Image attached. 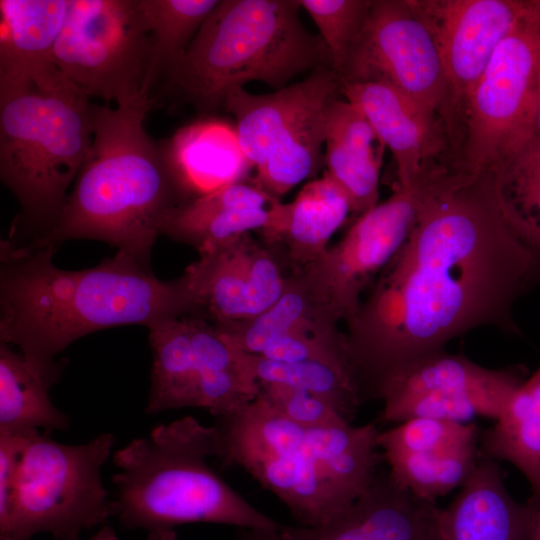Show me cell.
Listing matches in <instances>:
<instances>
[{
  "instance_id": "e0dca14e",
  "label": "cell",
  "mask_w": 540,
  "mask_h": 540,
  "mask_svg": "<svg viewBox=\"0 0 540 540\" xmlns=\"http://www.w3.org/2000/svg\"><path fill=\"white\" fill-rule=\"evenodd\" d=\"M275 201L250 177L176 205L163 217L160 235L201 254L239 235L264 230Z\"/></svg>"
},
{
  "instance_id": "52a82bcc",
  "label": "cell",
  "mask_w": 540,
  "mask_h": 540,
  "mask_svg": "<svg viewBox=\"0 0 540 540\" xmlns=\"http://www.w3.org/2000/svg\"><path fill=\"white\" fill-rule=\"evenodd\" d=\"M114 442L108 432L77 445L59 443L49 431L32 437L19 459L8 511L0 518V540H31L41 533L81 540L84 531L115 516L101 477Z\"/></svg>"
},
{
  "instance_id": "277c9868",
  "label": "cell",
  "mask_w": 540,
  "mask_h": 540,
  "mask_svg": "<svg viewBox=\"0 0 540 540\" xmlns=\"http://www.w3.org/2000/svg\"><path fill=\"white\" fill-rule=\"evenodd\" d=\"M214 426L186 416L161 424L115 451V516L147 540H176L177 528L212 523L239 529L279 530L208 464L215 456Z\"/></svg>"
},
{
  "instance_id": "3957f363",
  "label": "cell",
  "mask_w": 540,
  "mask_h": 540,
  "mask_svg": "<svg viewBox=\"0 0 540 540\" xmlns=\"http://www.w3.org/2000/svg\"><path fill=\"white\" fill-rule=\"evenodd\" d=\"M154 104L145 95L115 107L91 103V152L53 229L22 247L57 251L68 240L93 239L150 264L163 217L187 200L162 143L145 130Z\"/></svg>"
},
{
  "instance_id": "1f68e13d",
  "label": "cell",
  "mask_w": 540,
  "mask_h": 540,
  "mask_svg": "<svg viewBox=\"0 0 540 540\" xmlns=\"http://www.w3.org/2000/svg\"><path fill=\"white\" fill-rule=\"evenodd\" d=\"M323 322L339 323L316 299L303 273H291L283 295L261 314L241 322L215 325L234 347L261 355L289 332Z\"/></svg>"
},
{
  "instance_id": "9c48e42d",
  "label": "cell",
  "mask_w": 540,
  "mask_h": 540,
  "mask_svg": "<svg viewBox=\"0 0 540 540\" xmlns=\"http://www.w3.org/2000/svg\"><path fill=\"white\" fill-rule=\"evenodd\" d=\"M540 106V0L503 40L463 105L464 156L482 173L533 135Z\"/></svg>"
},
{
  "instance_id": "44dd1931",
  "label": "cell",
  "mask_w": 540,
  "mask_h": 540,
  "mask_svg": "<svg viewBox=\"0 0 540 540\" xmlns=\"http://www.w3.org/2000/svg\"><path fill=\"white\" fill-rule=\"evenodd\" d=\"M325 172L347 194L352 214H364L379 202L384 144L365 115L342 95L326 106Z\"/></svg>"
},
{
  "instance_id": "f1b7e54d",
  "label": "cell",
  "mask_w": 540,
  "mask_h": 540,
  "mask_svg": "<svg viewBox=\"0 0 540 540\" xmlns=\"http://www.w3.org/2000/svg\"><path fill=\"white\" fill-rule=\"evenodd\" d=\"M49 389L20 352L0 342V434L68 430L70 419L52 403Z\"/></svg>"
},
{
  "instance_id": "f546056e",
  "label": "cell",
  "mask_w": 540,
  "mask_h": 540,
  "mask_svg": "<svg viewBox=\"0 0 540 540\" xmlns=\"http://www.w3.org/2000/svg\"><path fill=\"white\" fill-rule=\"evenodd\" d=\"M489 170L504 219L540 257V138L532 135Z\"/></svg>"
},
{
  "instance_id": "d6986e66",
  "label": "cell",
  "mask_w": 540,
  "mask_h": 540,
  "mask_svg": "<svg viewBox=\"0 0 540 540\" xmlns=\"http://www.w3.org/2000/svg\"><path fill=\"white\" fill-rule=\"evenodd\" d=\"M536 512L510 495L498 461L480 454L460 492L441 508V540H527Z\"/></svg>"
},
{
  "instance_id": "484cf974",
  "label": "cell",
  "mask_w": 540,
  "mask_h": 540,
  "mask_svg": "<svg viewBox=\"0 0 540 540\" xmlns=\"http://www.w3.org/2000/svg\"><path fill=\"white\" fill-rule=\"evenodd\" d=\"M194 350L199 407L213 416L238 410L259 394V384L246 369L239 349L209 321L187 317Z\"/></svg>"
},
{
  "instance_id": "30bf717a",
  "label": "cell",
  "mask_w": 540,
  "mask_h": 540,
  "mask_svg": "<svg viewBox=\"0 0 540 540\" xmlns=\"http://www.w3.org/2000/svg\"><path fill=\"white\" fill-rule=\"evenodd\" d=\"M148 60L139 0H71L53 61L89 98L117 105L143 96Z\"/></svg>"
},
{
  "instance_id": "ba28073f",
  "label": "cell",
  "mask_w": 540,
  "mask_h": 540,
  "mask_svg": "<svg viewBox=\"0 0 540 540\" xmlns=\"http://www.w3.org/2000/svg\"><path fill=\"white\" fill-rule=\"evenodd\" d=\"M213 426L215 456L276 495L300 526L328 524L355 501L321 466L305 427L286 419L260 394L236 411L215 416Z\"/></svg>"
},
{
  "instance_id": "7402d4cb",
  "label": "cell",
  "mask_w": 540,
  "mask_h": 540,
  "mask_svg": "<svg viewBox=\"0 0 540 540\" xmlns=\"http://www.w3.org/2000/svg\"><path fill=\"white\" fill-rule=\"evenodd\" d=\"M71 0H0V87L62 74L53 52Z\"/></svg>"
},
{
  "instance_id": "8d00e7d4",
  "label": "cell",
  "mask_w": 540,
  "mask_h": 540,
  "mask_svg": "<svg viewBox=\"0 0 540 540\" xmlns=\"http://www.w3.org/2000/svg\"><path fill=\"white\" fill-rule=\"evenodd\" d=\"M373 0H299L325 42L333 69L339 71L361 31Z\"/></svg>"
},
{
  "instance_id": "d4e9b609",
  "label": "cell",
  "mask_w": 540,
  "mask_h": 540,
  "mask_svg": "<svg viewBox=\"0 0 540 540\" xmlns=\"http://www.w3.org/2000/svg\"><path fill=\"white\" fill-rule=\"evenodd\" d=\"M479 449L484 457L513 464L529 482L528 503L540 507V368L513 392Z\"/></svg>"
},
{
  "instance_id": "2e32d148",
  "label": "cell",
  "mask_w": 540,
  "mask_h": 540,
  "mask_svg": "<svg viewBox=\"0 0 540 540\" xmlns=\"http://www.w3.org/2000/svg\"><path fill=\"white\" fill-rule=\"evenodd\" d=\"M341 95L367 118L397 167L398 185L414 186L436 162L447 127L397 89L374 82L346 83Z\"/></svg>"
},
{
  "instance_id": "d6a6232c",
  "label": "cell",
  "mask_w": 540,
  "mask_h": 540,
  "mask_svg": "<svg viewBox=\"0 0 540 540\" xmlns=\"http://www.w3.org/2000/svg\"><path fill=\"white\" fill-rule=\"evenodd\" d=\"M241 357L258 384H279L309 393L326 401L350 423L363 403L346 366L318 360L276 361L243 351Z\"/></svg>"
},
{
  "instance_id": "6da1fadb",
  "label": "cell",
  "mask_w": 540,
  "mask_h": 540,
  "mask_svg": "<svg viewBox=\"0 0 540 540\" xmlns=\"http://www.w3.org/2000/svg\"><path fill=\"white\" fill-rule=\"evenodd\" d=\"M418 188L409 237L346 322L362 402L379 399L402 369L469 331L519 334L514 305L540 285V257L504 219L490 170L436 165Z\"/></svg>"
},
{
  "instance_id": "b9f144b4",
  "label": "cell",
  "mask_w": 540,
  "mask_h": 540,
  "mask_svg": "<svg viewBox=\"0 0 540 540\" xmlns=\"http://www.w3.org/2000/svg\"><path fill=\"white\" fill-rule=\"evenodd\" d=\"M527 540H540V507L537 508V512L530 528Z\"/></svg>"
},
{
  "instance_id": "4316f807",
  "label": "cell",
  "mask_w": 540,
  "mask_h": 540,
  "mask_svg": "<svg viewBox=\"0 0 540 540\" xmlns=\"http://www.w3.org/2000/svg\"><path fill=\"white\" fill-rule=\"evenodd\" d=\"M339 96V95H336ZM317 100L280 134L253 179L276 200L324 166L326 106L334 97Z\"/></svg>"
},
{
  "instance_id": "ffe728a7",
  "label": "cell",
  "mask_w": 540,
  "mask_h": 540,
  "mask_svg": "<svg viewBox=\"0 0 540 540\" xmlns=\"http://www.w3.org/2000/svg\"><path fill=\"white\" fill-rule=\"evenodd\" d=\"M341 81L332 67H322L302 81L269 94L234 88L223 109L234 117L235 133L245 158L256 170L287 126L319 99L341 95Z\"/></svg>"
},
{
  "instance_id": "ac0fdd59",
  "label": "cell",
  "mask_w": 540,
  "mask_h": 540,
  "mask_svg": "<svg viewBox=\"0 0 540 540\" xmlns=\"http://www.w3.org/2000/svg\"><path fill=\"white\" fill-rule=\"evenodd\" d=\"M350 213L349 197L324 171L320 178L307 182L291 202L275 201L270 222L260 233L292 273L326 252L329 240Z\"/></svg>"
},
{
  "instance_id": "7bdbcfd3",
  "label": "cell",
  "mask_w": 540,
  "mask_h": 540,
  "mask_svg": "<svg viewBox=\"0 0 540 540\" xmlns=\"http://www.w3.org/2000/svg\"><path fill=\"white\" fill-rule=\"evenodd\" d=\"M533 135L540 138V106L538 108V111H537V114H536V117H535V121H534Z\"/></svg>"
},
{
  "instance_id": "60d3db41",
  "label": "cell",
  "mask_w": 540,
  "mask_h": 540,
  "mask_svg": "<svg viewBox=\"0 0 540 540\" xmlns=\"http://www.w3.org/2000/svg\"><path fill=\"white\" fill-rule=\"evenodd\" d=\"M89 540H119L115 531L109 526H102Z\"/></svg>"
},
{
  "instance_id": "9a60e30c",
  "label": "cell",
  "mask_w": 540,
  "mask_h": 540,
  "mask_svg": "<svg viewBox=\"0 0 540 540\" xmlns=\"http://www.w3.org/2000/svg\"><path fill=\"white\" fill-rule=\"evenodd\" d=\"M441 508L378 472L369 487L334 521L282 525L283 540H441Z\"/></svg>"
},
{
  "instance_id": "83f0119b",
  "label": "cell",
  "mask_w": 540,
  "mask_h": 540,
  "mask_svg": "<svg viewBox=\"0 0 540 540\" xmlns=\"http://www.w3.org/2000/svg\"><path fill=\"white\" fill-rule=\"evenodd\" d=\"M148 330L153 363L146 413L199 407L197 368L187 317L165 319Z\"/></svg>"
},
{
  "instance_id": "7a4b0ae2",
  "label": "cell",
  "mask_w": 540,
  "mask_h": 540,
  "mask_svg": "<svg viewBox=\"0 0 540 540\" xmlns=\"http://www.w3.org/2000/svg\"><path fill=\"white\" fill-rule=\"evenodd\" d=\"M55 252L0 243V342L17 347L50 388L64 368L57 355L78 339L196 314L184 274L160 280L150 264L120 252L92 268L66 270L54 264Z\"/></svg>"
},
{
  "instance_id": "836d02e7",
  "label": "cell",
  "mask_w": 540,
  "mask_h": 540,
  "mask_svg": "<svg viewBox=\"0 0 540 540\" xmlns=\"http://www.w3.org/2000/svg\"><path fill=\"white\" fill-rule=\"evenodd\" d=\"M389 474L401 487L416 496L436 500L456 487H462L480 458L478 447L443 454L384 455Z\"/></svg>"
},
{
  "instance_id": "8992f818",
  "label": "cell",
  "mask_w": 540,
  "mask_h": 540,
  "mask_svg": "<svg viewBox=\"0 0 540 540\" xmlns=\"http://www.w3.org/2000/svg\"><path fill=\"white\" fill-rule=\"evenodd\" d=\"M300 9L299 0H220L165 78L167 88L212 114L232 89L250 81L277 91L299 74L333 68L325 42L306 29Z\"/></svg>"
},
{
  "instance_id": "7c38bea8",
  "label": "cell",
  "mask_w": 540,
  "mask_h": 540,
  "mask_svg": "<svg viewBox=\"0 0 540 540\" xmlns=\"http://www.w3.org/2000/svg\"><path fill=\"white\" fill-rule=\"evenodd\" d=\"M418 183L398 185L388 199L357 217L337 244L300 270L316 299L338 322L354 316L363 291L409 237L417 218Z\"/></svg>"
},
{
  "instance_id": "74e56055",
  "label": "cell",
  "mask_w": 540,
  "mask_h": 540,
  "mask_svg": "<svg viewBox=\"0 0 540 540\" xmlns=\"http://www.w3.org/2000/svg\"><path fill=\"white\" fill-rule=\"evenodd\" d=\"M259 394L282 416L305 427H332L350 423L330 404L309 393L279 384H259Z\"/></svg>"
},
{
  "instance_id": "e575fe53",
  "label": "cell",
  "mask_w": 540,
  "mask_h": 540,
  "mask_svg": "<svg viewBox=\"0 0 540 540\" xmlns=\"http://www.w3.org/2000/svg\"><path fill=\"white\" fill-rule=\"evenodd\" d=\"M513 393L429 392L387 400L382 418L399 424L427 417L470 423L475 417L496 420Z\"/></svg>"
},
{
  "instance_id": "5bb4252c",
  "label": "cell",
  "mask_w": 540,
  "mask_h": 540,
  "mask_svg": "<svg viewBox=\"0 0 540 540\" xmlns=\"http://www.w3.org/2000/svg\"><path fill=\"white\" fill-rule=\"evenodd\" d=\"M436 41L451 107L466 98L503 40L537 0H412Z\"/></svg>"
},
{
  "instance_id": "8fae6325",
  "label": "cell",
  "mask_w": 540,
  "mask_h": 540,
  "mask_svg": "<svg viewBox=\"0 0 540 540\" xmlns=\"http://www.w3.org/2000/svg\"><path fill=\"white\" fill-rule=\"evenodd\" d=\"M337 74L341 84H387L442 119L452 111L436 41L412 0H373Z\"/></svg>"
},
{
  "instance_id": "5b68a950",
  "label": "cell",
  "mask_w": 540,
  "mask_h": 540,
  "mask_svg": "<svg viewBox=\"0 0 540 540\" xmlns=\"http://www.w3.org/2000/svg\"><path fill=\"white\" fill-rule=\"evenodd\" d=\"M90 99L63 74L0 87V179L21 209L12 245L34 244L55 226L91 152Z\"/></svg>"
},
{
  "instance_id": "4fadbf2b",
  "label": "cell",
  "mask_w": 540,
  "mask_h": 540,
  "mask_svg": "<svg viewBox=\"0 0 540 540\" xmlns=\"http://www.w3.org/2000/svg\"><path fill=\"white\" fill-rule=\"evenodd\" d=\"M281 254L251 232L199 254L184 271L196 315L214 325L251 319L284 293L289 277Z\"/></svg>"
},
{
  "instance_id": "4dcf8cb0",
  "label": "cell",
  "mask_w": 540,
  "mask_h": 540,
  "mask_svg": "<svg viewBox=\"0 0 540 540\" xmlns=\"http://www.w3.org/2000/svg\"><path fill=\"white\" fill-rule=\"evenodd\" d=\"M220 0H139L149 30V60L143 94L151 92L182 59Z\"/></svg>"
},
{
  "instance_id": "f35d334b",
  "label": "cell",
  "mask_w": 540,
  "mask_h": 540,
  "mask_svg": "<svg viewBox=\"0 0 540 540\" xmlns=\"http://www.w3.org/2000/svg\"><path fill=\"white\" fill-rule=\"evenodd\" d=\"M38 433L0 434V518L8 511L22 452L30 439Z\"/></svg>"
},
{
  "instance_id": "d590c367",
  "label": "cell",
  "mask_w": 540,
  "mask_h": 540,
  "mask_svg": "<svg viewBox=\"0 0 540 540\" xmlns=\"http://www.w3.org/2000/svg\"><path fill=\"white\" fill-rule=\"evenodd\" d=\"M475 423L418 417L380 431L378 446L387 454H443L478 447Z\"/></svg>"
},
{
  "instance_id": "603a6c76",
  "label": "cell",
  "mask_w": 540,
  "mask_h": 540,
  "mask_svg": "<svg viewBox=\"0 0 540 540\" xmlns=\"http://www.w3.org/2000/svg\"><path fill=\"white\" fill-rule=\"evenodd\" d=\"M161 143L187 200L250 178L253 168L241 151L234 126L221 120L188 124Z\"/></svg>"
},
{
  "instance_id": "ab89813d",
  "label": "cell",
  "mask_w": 540,
  "mask_h": 540,
  "mask_svg": "<svg viewBox=\"0 0 540 540\" xmlns=\"http://www.w3.org/2000/svg\"><path fill=\"white\" fill-rule=\"evenodd\" d=\"M237 540H283L278 530L239 529Z\"/></svg>"
},
{
  "instance_id": "cb8c5ba5",
  "label": "cell",
  "mask_w": 540,
  "mask_h": 540,
  "mask_svg": "<svg viewBox=\"0 0 540 540\" xmlns=\"http://www.w3.org/2000/svg\"><path fill=\"white\" fill-rule=\"evenodd\" d=\"M526 373L522 365L490 369L463 354L442 350L402 369L386 384L379 400L429 392L513 393L526 380Z\"/></svg>"
}]
</instances>
